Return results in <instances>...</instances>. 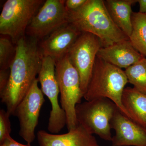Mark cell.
I'll return each mask as SVG.
<instances>
[{"label": "cell", "mask_w": 146, "mask_h": 146, "mask_svg": "<svg viewBox=\"0 0 146 146\" xmlns=\"http://www.w3.org/2000/svg\"><path fill=\"white\" fill-rule=\"evenodd\" d=\"M132 30L129 39L135 49L146 58V14L132 12Z\"/></svg>", "instance_id": "17"}, {"label": "cell", "mask_w": 146, "mask_h": 146, "mask_svg": "<svg viewBox=\"0 0 146 146\" xmlns=\"http://www.w3.org/2000/svg\"><path fill=\"white\" fill-rule=\"evenodd\" d=\"M39 41L25 36L16 44V54L10 68L8 84L0 94L2 103L11 116L31 88L38 75L43 55Z\"/></svg>", "instance_id": "1"}, {"label": "cell", "mask_w": 146, "mask_h": 146, "mask_svg": "<svg viewBox=\"0 0 146 146\" xmlns=\"http://www.w3.org/2000/svg\"><path fill=\"white\" fill-rule=\"evenodd\" d=\"M0 146H31V145H23L14 140L11 136H9L3 143L0 144Z\"/></svg>", "instance_id": "23"}, {"label": "cell", "mask_w": 146, "mask_h": 146, "mask_svg": "<svg viewBox=\"0 0 146 146\" xmlns=\"http://www.w3.org/2000/svg\"><path fill=\"white\" fill-rule=\"evenodd\" d=\"M139 5L140 13L146 14V0H137Z\"/></svg>", "instance_id": "24"}, {"label": "cell", "mask_w": 146, "mask_h": 146, "mask_svg": "<svg viewBox=\"0 0 146 146\" xmlns=\"http://www.w3.org/2000/svg\"><path fill=\"white\" fill-rule=\"evenodd\" d=\"M102 47L98 36L82 33L68 54L71 64L78 73L84 96L91 79L97 54Z\"/></svg>", "instance_id": "8"}, {"label": "cell", "mask_w": 146, "mask_h": 146, "mask_svg": "<svg viewBox=\"0 0 146 146\" xmlns=\"http://www.w3.org/2000/svg\"><path fill=\"white\" fill-rule=\"evenodd\" d=\"M38 80L44 95L49 100L52 109L50 112L48 129L51 133L60 132L66 125V117L58 100L60 93L56 75V61L52 58L43 56Z\"/></svg>", "instance_id": "7"}, {"label": "cell", "mask_w": 146, "mask_h": 146, "mask_svg": "<svg viewBox=\"0 0 146 146\" xmlns=\"http://www.w3.org/2000/svg\"><path fill=\"white\" fill-rule=\"evenodd\" d=\"M128 82L137 91L146 95V58L129 67L125 70Z\"/></svg>", "instance_id": "18"}, {"label": "cell", "mask_w": 146, "mask_h": 146, "mask_svg": "<svg viewBox=\"0 0 146 146\" xmlns=\"http://www.w3.org/2000/svg\"><path fill=\"white\" fill-rule=\"evenodd\" d=\"M99 146V145H98V146Z\"/></svg>", "instance_id": "25"}, {"label": "cell", "mask_w": 146, "mask_h": 146, "mask_svg": "<svg viewBox=\"0 0 146 146\" xmlns=\"http://www.w3.org/2000/svg\"><path fill=\"white\" fill-rule=\"evenodd\" d=\"M10 117L7 111L3 109L0 110V144L10 136L11 129Z\"/></svg>", "instance_id": "20"}, {"label": "cell", "mask_w": 146, "mask_h": 146, "mask_svg": "<svg viewBox=\"0 0 146 146\" xmlns=\"http://www.w3.org/2000/svg\"><path fill=\"white\" fill-rule=\"evenodd\" d=\"M43 0H7L0 15V33L13 44L26 36L27 28L43 5Z\"/></svg>", "instance_id": "6"}, {"label": "cell", "mask_w": 146, "mask_h": 146, "mask_svg": "<svg viewBox=\"0 0 146 146\" xmlns=\"http://www.w3.org/2000/svg\"><path fill=\"white\" fill-rule=\"evenodd\" d=\"M119 110L111 100L100 98L77 105L76 116L79 124L89 133L111 141V121Z\"/></svg>", "instance_id": "5"}, {"label": "cell", "mask_w": 146, "mask_h": 146, "mask_svg": "<svg viewBox=\"0 0 146 146\" xmlns=\"http://www.w3.org/2000/svg\"><path fill=\"white\" fill-rule=\"evenodd\" d=\"M10 74V69L0 70V94L5 89Z\"/></svg>", "instance_id": "22"}, {"label": "cell", "mask_w": 146, "mask_h": 146, "mask_svg": "<svg viewBox=\"0 0 146 146\" xmlns=\"http://www.w3.org/2000/svg\"><path fill=\"white\" fill-rule=\"evenodd\" d=\"M56 75L60 94L61 107L66 115L68 131L78 125L76 116L77 105L84 98L77 71L71 64L68 54L56 61Z\"/></svg>", "instance_id": "4"}, {"label": "cell", "mask_w": 146, "mask_h": 146, "mask_svg": "<svg viewBox=\"0 0 146 146\" xmlns=\"http://www.w3.org/2000/svg\"><path fill=\"white\" fill-rule=\"evenodd\" d=\"M104 3L112 21L129 38L132 30L131 6L137 0H106Z\"/></svg>", "instance_id": "15"}, {"label": "cell", "mask_w": 146, "mask_h": 146, "mask_svg": "<svg viewBox=\"0 0 146 146\" xmlns=\"http://www.w3.org/2000/svg\"><path fill=\"white\" fill-rule=\"evenodd\" d=\"M3 36L0 38V70H7L15 58L16 44H13L10 37Z\"/></svg>", "instance_id": "19"}, {"label": "cell", "mask_w": 146, "mask_h": 146, "mask_svg": "<svg viewBox=\"0 0 146 146\" xmlns=\"http://www.w3.org/2000/svg\"><path fill=\"white\" fill-rule=\"evenodd\" d=\"M87 0H67L65 1V5L68 11L78 10L85 4Z\"/></svg>", "instance_id": "21"}, {"label": "cell", "mask_w": 146, "mask_h": 146, "mask_svg": "<svg viewBox=\"0 0 146 146\" xmlns=\"http://www.w3.org/2000/svg\"><path fill=\"white\" fill-rule=\"evenodd\" d=\"M68 11V23L82 33H89L98 36L102 47L129 39L112 21L104 1L87 0L78 10Z\"/></svg>", "instance_id": "2"}, {"label": "cell", "mask_w": 146, "mask_h": 146, "mask_svg": "<svg viewBox=\"0 0 146 146\" xmlns=\"http://www.w3.org/2000/svg\"><path fill=\"white\" fill-rule=\"evenodd\" d=\"M38 82L37 78L16 107L14 115L19 120V135L29 145L35 138V128L38 125L41 108L45 102L44 94L38 86Z\"/></svg>", "instance_id": "10"}, {"label": "cell", "mask_w": 146, "mask_h": 146, "mask_svg": "<svg viewBox=\"0 0 146 146\" xmlns=\"http://www.w3.org/2000/svg\"><path fill=\"white\" fill-rule=\"evenodd\" d=\"M122 103L131 119L146 128V95L134 88H125Z\"/></svg>", "instance_id": "16"}, {"label": "cell", "mask_w": 146, "mask_h": 146, "mask_svg": "<svg viewBox=\"0 0 146 146\" xmlns=\"http://www.w3.org/2000/svg\"><path fill=\"white\" fill-rule=\"evenodd\" d=\"M39 146H97L96 138L80 125L68 133L55 134L40 130L37 133Z\"/></svg>", "instance_id": "13"}, {"label": "cell", "mask_w": 146, "mask_h": 146, "mask_svg": "<svg viewBox=\"0 0 146 146\" xmlns=\"http://www.w3.org/2000/svg\"><path fill=\"white\" fill-rule=\"evenodd\" d=\"M65 3L61 0L45 1L29 25L26 35L40 42L68 23V11Z\"/></svg>", "instance_id": "9"}, {"label": "cell", "mask_w": 146, "mask_h": 146, "mask_svg": "<svg viewBox=\"0 0 146 146\" xmlns=\"http://www.w3.org/2000/svg\"><path fill=\"white\" fill-rule=\"evenodd\" d=\"M128 82L125 71L97 56L84 98L87 101L100 98L109 99L131 119L122 103L123 92Z\"/></svg>", "instance_id": "3"}, {"label": "cell", "mask_w": 146, "mask_h": 146, "mask_svg": "<svg viewBox=\"0 0 146 146\" xmlns=\"http://www.w3.org/2000/svg\"><path fill=\"white\" fill-rule=\"evenodd\" d=\"M115 131L112 146H146V128L128 117L118 110L111 121Z\"/></svg>", "instance_id": "12"}, {"label": "cell", "mask_w": 146, "mask_h": 146, "mask_svg": "<svg viewBox=\"0 0 146 146\" xmlns=\"http://www.w3.org/2000/svg\"><path fill=\"white\" fill-rule=\"evenodd\" d=\"M82 32L68 23L39 42L42 54L52 58L55 61L68 54Z\"/></svg>", "instance_id": "11"}, {"label": "cell", "mask_w": 146, "mask_h": 146, "mask_svg": "<svg viewBox=\"0 0 146 146\" xmlns=\"http://www.w3.org/2000/svg\"><path fill=\"white\" fill-rule=\"evenodd\" d=\"M97 56L121 69H126L145 57L135 49L129 39L102 47Z\"/></svg>", "instance_id": "14"}]
</instances>
